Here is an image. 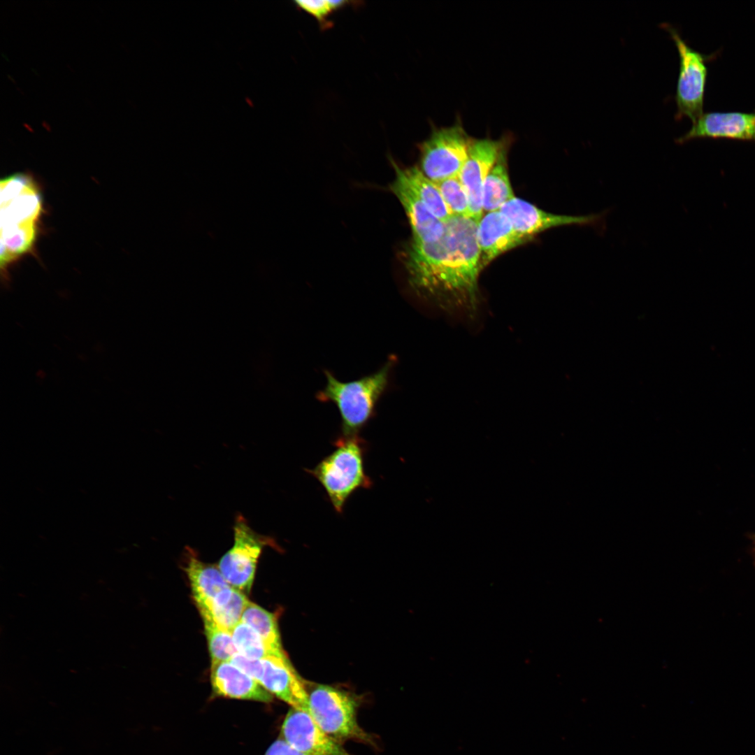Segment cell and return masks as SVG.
Returning <instances> with one entry per match:
<instances>
[{
	"label": "cell",
	"mask_w": 755,
	"mask_h": 755,
	"mask_svg": "<svg viewBox=\"0 0 755 755\" xmlns=\"http://www.w3.org/2000/svg\"><path fill=\"white\" fill-rule=\"evenodd\" d=\"M675 42L680 58L679 75L675 100V119L690 118L693 123L703 113V102L707 75L706 62L710 55H703L691 48L672 26L664 23Z\"/></svg>",
	"instance_id": "52a82bcc"
},
{
	"label": "cell",
	"mask_w": 755,
	"mask_h": 755,
	"mask_svg": "<svg viewBox=\"0 0 755 755\" xmlns=\"http://www.w3.org/2000/svg\"><path fill=\"white\" fill-rule=\"evenodd\" d=\"M507 150L503 143L497 159L488 173L483 186L482 205L485 213L499 210L515 197L509 179Z\"/></svg>",
	"instance_id": "ac0fdd59"
},
{
	"label": "cell",
	"mask_w": 755,
	"mask_h": 755,
	"mask_svg": "<svg viewBox=\"0 0 755 755\" xmlns=\"http://www.w3.org/2000/svg\"><path fill=\"white\" fill-rule=\"evenodd\" d=\"M366 449V443L359 435H342L334 442L333 451L308 470L323 487L338 513H342L354 492L373 484L364 468Z\"/></svg>",
	"instance_id": "277c9868"
},
{
	"label": "cell",
	"mask_w": 755,
	"mask_h": 755,
	"mask_svg": "<svg viewBox=\"0 0 755 755\" xmlns=\"http://www.w3.org/2000/svg\"><path fill=\"white\" fill-rule=\"evenodd\" d=\"M698 138H727L755 141V111L703 113L677 143Z\"/></svg>",
	"instance_id": "4fadbf2b"
},
{
	"label": "cell",
	"mask_w": 755,
	"mask_h": 755,
	"mask_svg": "<svg viewBox=\"0 0 755 755\" xmlns=\"http://www.w3.org/2000/svg\"><path fill=\"white\" fill-rule=\"evenodd\" d=\"M477 222L452 216L438 240H412L405 257L410 285L450 313L473 318L479 310Z\"/></svg>",
	"instance_id": "6da1fadb"
},
{
	"label": "cell",
	"mask_w": 755,
	"mask_h": 755,
	"mask_svg": "<svg viewBox=\"0 0 755 755\" xmlns=\"http://www.w3.org/2000/svg\"><path fill=\"white\" fill-rule=\"evenodd\" d=\"M250 601L245 593L232 587L222 591L210 607L200 612L202 619L213 621L221 628L231 632L241 621Z\"/></svg>",
	"instance_id": "d6986e66"
},
{
	"label": "cell",
	"mask_w": 755,
	"mask_h": 755,
	"mask_svg": "<svg viewBox=\"0 0 755 755\" xmlns=\"http://www.w3.org/2000/svg\"><path fill=\"white\" fill-rule=\"evenodd\" d=\"M1 268L33 247L42 200L38 186L24 174L3 178L0 184Z\"/></svg>",
	"instance_id": "7a4b0ae2"
},
{
	"label": "cell",
	"mask_w": 755,
	"mask_h": 755,
	"mask_svg": "<svg viewBox=\"0 0 755 755\" xmlns=\"http://www.w3.org/2000/svg\"><path fill=\"white\" fill-rule=\"evenodd\" d=\"M241 621L250 626L277 654H285L282 649L277 619L274 614L250 601Z\"/></svg>",
	"instance_id": "44dd1931"
},
{
	"label": "cell",
	"mask_w": 755,
	"mask_h": 755,
	"mask_svg": "<svg viewBox=\"0 0 755 755\" xmlns=\"http://www.w3.org/2000/svg\"><path fill=\"white\" fill-rule=\"evenodd\" d=\"M189 553L185 571L199 612L207 610L217 596L231 587L218 568L206 563Z\"/></svg>",
	"instance_id": "e0dca14e"
},
{
	"label": "cell",
	"mask_w": 755,
	"mask_h": 755,
	"mask_svg": "<svg viewBox=\"0 0 755 755\" xmlns=\"http://www.w3.org/2000/svg\"><path fill=\"white\" fill-rule=\"evenodd\" d=\"M434 182L453 216L470 217L468 195L459 175Z\"/></svg>",
	"instance_id": "cb8c5ba5"
},
{
	"label": "cell",
	"mask_w": 755,
	"mask_h": 755,
	"mask_svg": "<svg viewBox=\"0 0 755 755\" xmlns=\"http://www.w3.org/2000/svg\"><path fill=\"white\" fill-rule=\"evenodd\" d=\"M237 652L251 660H259L275 653L248 624L240 621L231 631ZM285 655V654H283Z\"/></svg>",
	"instance_id": "7402d4cb"
},
{
	"label": "cell",
	"mask_w": 755,
	"mask_h": 755,
	"mask_svg": "<svg viewBox=\"0 0 755 755\" xmlns=\"http://www.w3.org/2000/svg\"><path fill=\"white\" fill-rule=\"evenodd\" d=\"M295 3L301 10L315 17L320 23L327 24V18L336 10L345 6V1H296Z\"/></svg>",
	"instance_id": "d4e9b609"
},
{
	"label": "cell",
	"mask_w": 755,
	"mask_h": 755,
	"mask_svg": "<svg viewBox=\"0 0 755 755\" xmlns=\"http://www.w3.org/2000/svg\"><path fill=\"white\" fill-rule=\"evenodd\" d=\"M233 534V545L220 559L218 568L232 587L249 593L262 549L273 541L254 531L241 515L235 519Z\"/></svg>",
	"instance_id": "9c48e42d"
},
{
	"label": "cell",
	"mask_w": 755,
	"mask_h": 755,
	"mask_svg": "<svg viewBox=\"0 0 755 755\" xmlns=\"http://www.w3.org/2000/svg\"><path fill=\"white\" fill-rule=\"evenodd\" d=\"M281 738L304 755H351L318 726L309 712L294 707L283 721Z\"/></svg>",
	"instance_id": "7c38bea8"
},
{
	"label": "cell",
	"mask_w": 755,
	"mask_h": 755,
	"mask_svg": "<svg viewBox=\"0 0 755 755\" xmlns=\"http://www.w3.org/2000/svg\"><path fill=\"white\" fill-rule=\"evenodd\" d=\"M396 361V358L391 355L375 373L350 382L340 381L330 371H324L326 383L316 397L319 401L331 402L336 406L343 436L359 435L374 417Z\"/></svg>",
	"instance_id": "3957f363"
},
{
	"label": "cell",
	"mask_w": 755,
	"mask_h": 755,
	"mask_svg": "<svg viewBox=\"0 0 755 755\" xmlns=\"http://www.w3.org/2000/svg\"><path fill=\"white\" fill-rule=\"evenodd\" d=\"M403 171L410 187L438 220L445 223L453 216L435 182L428 178L421 169L414 166Z\"/></svg>",
	"instance_id": "ffe728a7"
},
{
	"label": "cell",
	"mask_w": 755,
	"mask_h": 755,
	"mask_svg": "<svg viewBox=\"0 0 755 755\" xmlns=\"http://www.w3.org/2000/svg\"><path fill=\"white\" fill-rule=\"evenodd\" d=\"M396 178L391 190L403 207L408 216L412 240L433 242L442 238L445 223L438 220L423 203L409 185L403 169L396 166Z\"/></svg>",
	"instance_id": "9a60e30c"
},
{
	"label": "cell",
	"mask_w": 755,
	"mask_h": 755,
	"mask_svg": "<svg viewBox=\"0 0 755 755\" xmlns=\"http://www.w3.org/2000/svg\"><path fill=\"white\" fill-rule=\"evenodd\" d=\"M750 539L752 540V553L755 565V533L750 535Z\"/></svg>",
	"instance_id": "4316f807"
},
{
	"label": "cell",
	"mask_w": 755,
	"mask_h": 755,
	"mask_svg": "<svg viewBox=\"0 0 755 755\" xmlns=\"http://www.w3.org/2000/svg\"><path fill=\"white\" fill-rule=\"evenodd\" d=\"M203 621L211 663L230 661L238 653L231 632L221 628L211 620L203 619Z\"/></svg>",
	"instance_id": "603a6c76"
},
{
	"label": "cell",
	"mask_w": 755,
	"mask_h": 755,
	"mask_svg": "<svg viewBox=\"0 0 755 755\" xmlns=\"http://www.w3.org/2000/svg\"><path fill=\"white\" fill-rule=\"evenodd\" d=\"M214 694L224 698L270 703L273 696L256 680L231 661L211 663Z\"/></svg>",
	"instance_id": "2e32d148"
},
{
	"label": "cell",
	"mask_w": 755,
	"mask_h": 755,
	"mask_svg": "<svg viewBox=\"0 0 755 755\" xmlns=\"http://www.w3.org/2000/svg\"><path fill=\"white\" fill-rule=\"evenodd\" d=\"M41 124H42L43 127V128H44V129H45V130H46L47 131H49V132H50V131H51V127H50V125L49 124V123H48V122H46L45 120H43V121H42V123H41Z\"/></svg>",
	"instance_id": "83f0119b"
},
{
	"label": "cell",
	"mask_w": 755,
	"mask_h": 755,
	"mask_svg": "<svg viewBox=\"0 0 755 755\" xmlns=\"http://www.w3.org/2000/svg\"><path fill=\"white\" fill-rule=\"evenodd\" d=\"M230 661L291 707L309 712L308 692L305 683L286 654L251 660L237 653Z\"/></svg>",
	"instance_id": "8992f818"
},
{
	"label": "cell",
	"mask_w": 755,
	"mask_h": 755,
	"mask_svg": "<svg viewBox=\"0 0 755 755\" xmlns=\"http://www.w3.org/2000/svg\"><path fill=\"white\" fill-rule=\"evenodd\" d=\"M22 125L29 131H30V132H34V129L28 123H23Z\"/></svg>",
	"instance_id": "f1b7e54d"
},
{
	"label": "cell",
	"mask_w": 755,
	"mask_h": 755,
	"mask_svg": "<svg viewBox=\"0 0 755 755\" xmlns=\"http://www.w3.org/2000/svg\"><path fill=\"white\" fill-rule=\"evenodd\" d=\"M264 755H304L292 748L282 738L277 739L266 750Z\"/></svg>",
	"instance_id": "484cf974"
},
{
	"label": "cell",
	"mask_w": 755,
	"mask_h": 755,
	"mask_svg": "<svg viewBox=\"0 0 755 755\" xmlns=\"http://www.w3.org/2000/svg\"><path fill=\"white\" fill-rule=\"evenodd\" d=\"M8 78H9V80H11V81H12V82H13V83H15V81L14 80V79H13V78L12 76H10V75H8Z\"/></svg>",
	"instance_id": "f546056e"
},
{
	"label": "cell",
	"mask_w": 755,
	"mask_h": 755,
	"mask_svg": "<svg viewBox=\"0 0 755 755\" xmlns=\"http://www.w3.org/2000/svg\"><path fill=\"white\" fill-rule=\"evenodd\" d=\"M357 707L350 694L328 685L319 684L308 693L309 713L328 735L340 743L351 740L373 744L358 724Z\"/></svg>",
	"instance_id": "5b68a950"
},
{
	"label": "cell",
	"mask_w": 755,
	"mask_h": 755,
	"mask_svg": "<svg viewBox=\"0 0 755 755\" xmlns=\"http://www.w3.org/2000/svg\"><path fill=\"white\" fill-rule=\"evenodd\" d=\"M529 240L519 234L500 210L486 213L477 228L480 271L501 254Z\"/></svg>",
	"instance_id": "5bb4252c"
},
{
	"label": "cell",
	"mask_w": 755,
	"mask_h": 755,
	"mask_svg": "<svg viewBox=\"0 0 755 755\" xmlns=\"http://www.w3.org/2000/svg\"><path fill=\"white\" fill-rule=\"evenodd\" d=\"M503 145V141L489 138L472 140L467 158L459 174L468 195L470 217L477 222L484 215V183Z\"/></svg>",
	"instance_id": "8fae6325"
},
{
	"label": "cell",
	"mask_w": 755,
	"mask_h": 755,
	"mask_svg": "<svg viewBox=\"0 0 755 755\" xmlns=\"http://www.w3.org/2000/svg\"><path fill=\"white\" fill-rule=\"evenodd\" d=\"M471 141L459 122L433 130L420 146L421 171L433 182L458 175Z\"/></svg>",
	"instance_id": "ba28073f"
},
{
	"label": "cell",
	"mask_w": 755,
	"mask_h": 755,
	"mask_svg": "<svg viewBox=\"0 0 755 755\" xmlns=\"http://www.w3.org/2000/svg\"><path fill=\"white\" fill-rule=\"evenodd\" d=\"M499 210L506 215L519 234L529 239L556 226H598L603 219V214L574 216L548 213L515 196L505 203Z\"/></svg>",
	"instance_id": "30bf717a"
}]
</instances>
